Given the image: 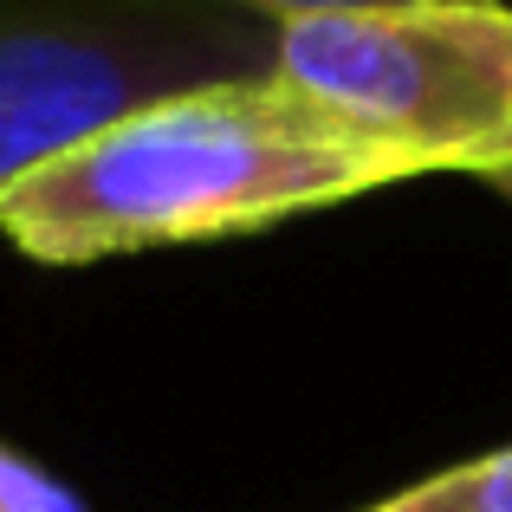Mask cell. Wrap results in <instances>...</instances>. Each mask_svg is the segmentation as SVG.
I'll use <instances>...</instances> for the list:
<instances>
[{
  "instance_id": "277c9868",
  "label": "cell",
  "mask_w": 512,
  "mask_h": 512,
  "mask_svg": "<svg viewBox=\"0 0 512 512\" xmlns=\"http://www.w3.org/2000/svg\"><path fill=\"white\" fill-rule=\"evenodd\" d=\"M363 512H512V448L441 467V474L415 480V487L389 493V500H376Z\"/></svg>"
},
{
  "instance_id": "7a4b0ae2",
  "label": "cell",
  "mask_w": 512,
  "mask_h": 512,
  "mask_svg": "<svg viewBox=\"0 0 512 512\" xmlns=\"http://www.w3.org/2000/svg\"><path fill=\"white\" fill-rule=\"evenodd\" d=\"M273 65L279 26L221 0H0V195L137 104Z\"/></svg>"
},
{
  "instance_id": "6da1fadb",
  "label": "cell",
  "mask_w": 512,
  "mask_h": 512,
  "mask_svg": "<svg viewBox=\"0 0 512 512\" xmlns=\"http://www.w3.org/2000/svg\"><path fill=\"white\" fill-rule=\"evenodd\" d=\"M409 175V156L273 72L175 91L91 130L0 195V234L39 266H91L253 234Z\"/></svg>"
},
{
  "instance_id": "8992f818",
  "label": "cell",
  "mask_w": 512,
  "mask_h": 512,
  "mask_svg": "<svg viewBox=\"0 0 512 512\" xmlns=\"http://www.w3.org/2000/svg\"><path fill=\"white\" fill-rule=\"evenodd\" d=\"M221 7H240V13H260V20L286 26V20H305V13H338V7H396V0H221Z\"/></svg>"
},
{
  "instance_id": "3957f363",
  "label": "cell",
  "mask_w": 512,
  "mask_h": 512,
  "mask_svg": "<svg viewBox=\"0 0 512 512\" xmlns=\"http://www.w3.org/2000/svg\"><path fill=\"white\" fill-rule=\"evenodd\" d=\"M279 78L350 130L409 156L415 175L512 169V7L396 0L279 26Z\"/></svg>"
},
{
  "instance_id": "52a82bcc",
  "label": "cell",
  "mask_w": 512,
  "mask_h": 512,
  "mask_svg": "<svg viewBox=\"0 0 512 512\" xmlns=\"http://www.w3.org/2000/svg\"><path fill=\"white\" fill-rule=\"evenodd\" d=\"M493 182H500V188H506V195H512V169H506V175H493Z\"/></svg>"
},
{
  "instance_id": "5b68a950",
  "label": "cell",
  "mask_w": 512,
  "mask_h": 512,
  "mask_svg": "<svg viewBox=\"0 0 512 512\" xmlns=\"http://www.w3.org/2000/svg\"><path fill=\"white\" fill-rule=\"evenodd\" d=\"M0 512H85L52 474H39L26 454L0 448Z\"/></svg>"
}]
</instances>
